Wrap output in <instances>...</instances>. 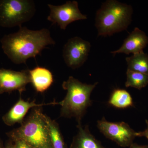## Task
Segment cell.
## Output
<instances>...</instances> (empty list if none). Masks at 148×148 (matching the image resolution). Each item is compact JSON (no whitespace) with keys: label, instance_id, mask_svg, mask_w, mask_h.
<instances>
[{"label":"cell","instance_id":"6da1fadb","mask_svg":"<svg viewBox=\"0 0 148 148\" xmlns=\"http://www.w3.org/2000/svg\"><path fill=\"white\" fill-rule=\"evenodd\" d=\"M1 42L4 53L15 64H25L48 46L56 43L48 29L31 30L22 27L15 33L5 35Z\"/></svg>","mask_w":148,"mask_h":148},{"label":"cell","instance_id":"7a4b0ae2","mask_svg":"<svg viewBox=\"0 0 148 148\" xmlns=\"http://www.w3.org/2000/svg\"><path fill=\"white\" fill-rule=\"evenodd\" d=\"M132 6L116 0L102 3L96 13L95 26L98 36H109L126 30L132 22Z\"/></svg>","mask_w":148,"mask_h":148},{"label":"cell","instance_id":"3957f363","mask_svg":"<svg viewBox=\"0 0 148 148\" xmlns=\"http://www.w3.org/2000/svg\"><path fill=\"white\" fill-rule=\"evenodd\" d=\"M98 84L83 83L73 77H69L62 85L67 92L64 100L58 103L61 106V116L74 117L78 123L81 122L88 108L92 105L90 95Z\"/></svg>","mask_w":148,"mask_h":148},{"label":"cell","instance_id":"277c9868","mask_svg":"<svg viewBox=\"0 0 148 148\" xmlns=\"http://www.w3.org/2000/svg\"><path fill=\"white\" fill-rule=\"evenodd\" d=\"M9 140H22L35 148H52L49 130L39 107L35 108L18 128L6 133Z\"/></svg>","mask_w":148,"mask_h":148},{"label":"cell","instance_id":"5b68a950","mask_svg":"<svg viewBox=\"0 0 148 148\" xmlns=\"http://www.w3.org/2000/svg\"><path fill=\"white\" fill-rule=\"evenodd\" d=\"M36 12L31 0H0V26L11 28L29 21Z\"/></svg>","mask_w":148,"mask_h":148},{"label":"cell","instance_id":"8992f818","mask_svg":"<svg viewBox=\"0 0 148 148\" xmlns=\"http://www.w3.org/2000/svg\"><path fill=\"white\" fill-rule=\"evenodd\" d=\"M97 126L106 138L114 141L122 147H129L137 137V132L124 122H111L103 117L98 121Z\"/></svg>","mask_w":148,"mask_h":148},{"label":"cell","instance_id":"52a82bcc","mask_svg":"<svg viewBox=\"0 0 148 148\" xmlns=\"http://www.w3.org/2000/svg\"><path fill=\"white\" fill-rule=\"evenodd\" d=\"M48 6L50 9V13L47 20L53 24H57L62 30H65L72 22L87 18L86 15L81 12L76 1H68L60 5L49 4Z\"/></svg>","mask_w":148,"mask_h":148},{"label":"cell","instance_id":"ba28073f","mask_svg":"<svg viewBox=\"0 0 148 148\" xmlns=\"http://www.w3.org/2000/svg\"><path fill=\"white\" fill-rule=\"evenodd\" d=\"M91 47L90 43L79 37L71 38L64 45L63 57L69 68L78 69L87 60Z\"/></svg>","mask_w":148,"mask_h":148},{"label":"cell","instance_id":"9c48e42d","mask_svg":"<svg viewBox=\"0 0 148 148\" xmlns=\"http://www.w3.org/2000/svg\"><path fill=\"white\" fill-rule=\"evenodd\" d=\"M29 83H31V79L29 70L16 71L3 68L0 69V94L18 90L21 95L26 90V86Z\"/></svg>","mask_w":148,"mask_h":148},{"label":"cell","instance_id":"30bf717a","mask_svg":"<svg viewBox=\"0 0 148 148\" xmlns=\"http://www.w3.org/2000/svg\"><path fill=\"white\" fill-rule=\"evenodd\" d=\"M148 44V37L145 32L135 27L133 31L124 40L121 46L117 50L111 51L113 55L123 53L128 55L143 51Z\"/></svg>","mask_w":148,"mask_h":148},{"label":"cell","instance_id":"8fae6325","mask_svg":"<svg viewBox=\"0 0 148 148\" xmlns=\"http://www.w3.org/2000/svg\"><path fill=\"white\" fill-rule=\"evenodd\" d=\"M58 103H51L47 104H36L35 101H26L20 97L18 101L2 117L3 121L8 126H12L16 123L21 124L24 118L31 108L41 107L45 105H57Z\"/></svg>","mask_w":148,"mask_h":148},{"label":"cell","instance_id":"7c38bea8","mask_svg":"<svg viewBox=\"0 0 148 148\" xmlns=\"http://www.w3.org/2000/svg\"><path fill=\"white\" fill-rule=\"evenodd\" d=\"M77 133L73 139L70 148H106L90 133L88 126L78 123Z\"/></svg>","mask_w":148,"mask_h":148},{"label":"cell","instance_id":"4fadbf2b","mask_svg":"<svg viewBox=\"0 0 148 148\" xmlns=\"http://www.w3.org/2000/svg\"><path fill=\"white\" fill-rule=\"evenodd\" d=\"M29 73L31 83L37 92H45L53 84V75L46 68L37 66L32 70H29Z\"/></svg>","mask_w":148,"mask_h":148},{"label":"cell","instance_id":"5bb4252c","mask_svg":"<svg viewBox=\"0 0 148 148\" xmlns=\"http://www.w3.org/2000/svg\"><path fill=\"white\" fill-rule=\"evenodd\" d=\"M108 104L118 109H126L133 106V100L130 93L123 89H114L112 92Z\"/></svg>","mask_w":148,"mask_h":148},{"label":"cell","instance_id":"9a60e30c","mask_svg":"<svg viewBox=\"0 0 148 148\" xmlns=\"http://www.w3.org/2000/svg\"><path fill=\"white\" fill-rule=\"evenodd\" d=\"M127 70L148 74V54L144 51L125 58Z\"/></svg>","mask_w":148,"mask_h":148},{"label":"cell","instance_id":"2e32d148","mask_svg":"<svg viewBox=\"0 0 148 148\" xmlns=\"http://www.w3.org/2000/svg\"><path fill=\"white\" fill-rule=\"evenodd\" d=\"M45 118L48 126L52 148H67L58 123L46 114Z\"/></svg>","mask_w":148,"mask_h":148},{"label":"cell","instance_id":"e0dca14e","mask_svg":"<svg viewBox=\"0 0 148 148\" xmlns=\"http://www.w3.org/2000/svg\"><path fill=\"white\" fill-rule=\"evenodd\" d=\"M126 75V87H131L141 90L148 84V74L127 70Z\"/></svg>","mask_w":148,"mask_h":148},{"label":"cell","instance_id":"ac0fdd59","mask_svg":"<svg viewBox=\"0 0 148 148\" xmlns=\"http://www.w3.org/2000/svg\"><path fill=\"white\" fill-rule=\"evenodd\" d=\"M12 141L13 142L14 148H35L26 141L18 139Z\"/></svg>","mask_w":148,"mask_h":148},{"label":"cell","instance_id":"d6986e66","mask_svg":"<svg viewBox=\"0 0 148 148\" xmlns=\"http://www.w3.org/2000/svg\"><path fill=\"white\" fill-rule=\"evenodd\" d=\"M146 122L147 125V128L143 132H136V136L137 137H145L148 140V121L146 120Z\"/></svg>","mask_w":148,"mask_h":148},{"label":"cell","instance_id":"ffe728a7","mask_svg":"<svg viewBox=\"0 0 148 148\" xmlns=\"http://www.w3.org/2000/svg\"><path fill=\"white\" fill-rule=\"evenodd\" d=\"M129 148H148L147 145H140L137 143H133L129 147Z\"/></svg>","mask_w":148,"mask_h":148},{"label":"cell","instance_id":"44dd1931","mask_svg":"<svg viewBox=\"0 0 148 148\" xmlns=\"http://www.w3.org/2000/svg\"><path fill=\"white\" fill-rule=\"evenodd\" d=\"M4 148H14L13 142L11 140H9L5 146Z\"/></svg>","mask_w":148,"mask_h":148},{"label":"cell","instance_id":"7402d4cb","mask_svg":"<svg viewBox=\"0 0 148 148\" xmlns=\"http://www.w3.org/2000/svg\"><path fill=\"white\" fill-rule=\"evenodd\" d=\"M5 146H4L2 141L0 139V148H4Z\"/></svg>","mask_w":148,"mask_h":148}]
</instances>
